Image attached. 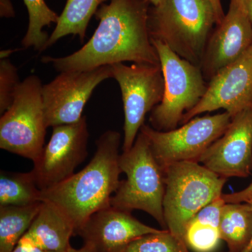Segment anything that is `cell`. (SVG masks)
<instances>
[{"label":"cell","instance_id":"obj_27","mask_svg":"<svg viewBox=\"0 0 252 252\" xmlns=\"http://www.w3.org/2000/svg\"><path fill=\"white\" fill-rule=\"evenodd\" d=\"M12 252H53L46 251V250H41V249L31 245L27 242L20 240L16 248L13 250Z\"/></svg>","mask_w":252,"mask_h":252},{"label":"cell","instance_id":"obj_18","mask_svg":"<svg viewBox=\"0 0 252 252\" xmlns=\"http://www.w3.org/2000/svg\"><path fill=\"white\" fill-rule=\"evenodd\" d=\"M220 238L228 252H243L252 235V207L248 203H225L220 218Z\"/></svg>","mask_w":252,"mask_h":252},{"label":"cell","instance_id":"obj_20","mask_svg":"<svg viewBox=\"0 0 252 252\" xmlns=\"http://www.w3.org/2000/svg\"><path fill=\"white\" fill-rule=\"evenodd\" d=\"M41 202L27 206H0V252H12L29 229Z\"/></svg>","mask_w":252,"mask_h":252},{"label":"cell","instance_id":"obj_21","mask_svg":"<svg viewBox=\"0 0 252 252\" xmlns=\"http://www.w3.org/2000/svg\"><path fill=\"white\" fill-rule=\"evenodd\" d=\"M32 172H0V206H27L41 202Z\"/></svg>","mask_w":252,"mask_h":252},{"label":"cell","instance_id":"obj_14","mask_svg":"<svg viewBox=\"0 0 252 252\" xmlns=\"http://www.w3.org/2000/svg\"><path fill=\"white\" fill-rule=\"evenodd\" d=\"M252 46V26L242 0H230L229 9L212 32L200 69L209 82Z\"/></svg>","mask_w":252,"mask_h":252},{"label":"cell","instance_id":"obj_24","mask_svg":"<svg viewBox=\"0 0 252 252\" xmlns=\"http://www.w3.org/2000/svg\"><path fill=\"white\" fill-rule=\"evenodd\" d=\"M21 81L18 71L9 59L0 61V113L4 114L11 107Z\"/></svg>","mask_w":252,"mask_h":252},{"label":"cell","instance_id":"obj_16","mask_svg":"<svg viewBox=\"0 0 252 252\" xmlns=\"http://www.w3.org/2000/svg\"><path fill=\"white\" fill-rule=\"evenodd\" d=\"M74 234V225L59 207L42 201L37 215L21 240L46 251L67 252L72 246L70 240Z\"/></svg>","mask_w":252,"mask_h":252},{"label":"cell","instance_id":"obj_3","mask_svg":"<svg viewBox=\"0 0 252 252\" xmlns=\"http://www.w3.org/2000/svg\"><path fill=\"white\" fill-rule=\"evenodd\" d=\"M217 24L210 0H160L149 8L151 39L199 67Z\"/></svg>","mask_w":252,"mask_h":252},{"label":"cell","instance_id":"obj_23","mask_svg":"<svg viewBox=\"0 0 252 252\" xmlns=\"http://www.w3.org/2000/svg\"><path fill=\"white\" fill-rule=\"evenodd\" d=\"M185 242L167 229L144 235L126 247L123 252H190Z\"/></svg>","mask_w":252,"mask_h":252},{"label":"cell","instance_id":"obj_5","mask_svg":"<svg viewBox=\"0 0 252 252\" xmlns=\"http://www.w3.org/2000/svg\"><path fill=\"white\" fill-rule=\"evenodd\" d=\"M163 214L167 229L185 242L186 226L203 207L221 196L227 180L197 162H178L163 168Z\"/></svg>","mask_w":252,"mask_h":252},{"label":"cell","instance_id":"obj_28","mask_svg":"<svg viewBox=\"0 0 252 252\" xmlns=\"http://www.w3.org/2000/svg\"><path fill=\"white\" fill-rule=\"evenodd\" d=\"M210 1L212 3L214 9H215V14H216L217 18V25L220 24L225 16L220 0H210Z\"/></svg>","mask_w":252,"mask_h":252},{"label":"cell","instance_id":"obj_19","mask_svg":"<svg viewBox=\"0 0 252 252\" xmlns=\"http://www.w3.org/2000/svg\"><path fill=\"white\" fill-rule=\"evenodd\" d=\"M107 1L108 0H67L56 28L49 36L45 50L69 34L79 36L81 42H84L91 18L95 15L99 6Z\"/></svg>","mask_w":252,"mask_h":252},{"label":"cell","instance_id":"obj_10","mask_svg":"<svg viewBox=\"0 0 252 252\" xmlns=\"http://www.w3.org/2000/svg\"><path fill=\"white\" fill-rule=\"evenodd\" d=\"M89 137L85 116L74 124L53 127L49 143L33 162L32 172L38 188L47 190L74 175L89 154Z\"/></svg>","mask_w":252,"mask_h":252},{"label":"cell","instance_id":"obj_30","mask_svg":"<svg viewBox=\"0 0 252 252\" xmlns=\"http://www.w3.org/2000/svg\"><path fill=\"white\" fill-rule=\"evenodd\" d=\"M246 8L247 13H248V17L250 18L252 26V0H242Z\"/></svg>","mask_w":252,"mask_h":252},{"label":"cell","instance_id":"obj_12","mask_svg":"<svg viewBox=\"0 0 252 252\" xmlns=\"http://www.w3.org/2000/svg\"><path fill=\"white\" fill-rule=\"evenodd\" d=\"M252 105V46L240 59L222 69L211 80L205 95L185 114L181 125L205 112L224 109L231 118Z\"/></svg>","mask_w":252,"mask_h":252},{"label":"cell","instance_id":"obj_6","mask_svg":"<svg viewBox=\"0 0 252 252\" xmlns=\"http://www.w3.org/2000/svg\"><path fill=\"white\" fill-rule=\"evenodd\" d=\"M152 42L160 60L165 89L161 102L151 112L149 122L157 130H174L203 98L208 82L200 67L180 58L161 41L152 39Z\"/></svg>","mask_w":252,"mask_h":252},{"label":"cell","instance_id":"obj_7","mask_svg":"<svg viewBox=\"0 0 252 252\" xmlns=\"http://www.w3.org/2000/svg\"><path fill=\"white\" fill-rule=\"evenodd\" d=\"M42 86L37 76L26 78L18 86L11 107L0 119V148L33 162L44 149L48 128Z\"/></svg>","mask_w":252,"mask_h":252},{"label":"cell","instance_id":"obj_9","mask_svg":"<svg viewBox=\"0 0 252 252\" xmlns=\"http://www.w3.org/2000/svg\"><path fill=\"white\" fill-rule=\"evenodd\" d=\"M114 78L119 84L124 103V138L123 152L132 148L146 116L161 102L165 83L160 65L134 63L110 65Z\"/></svg>","mask_w":252,"mask_h":252},{"label":"cell","instance_id":"obj_31","mask_svg":"<svg viewBox=\"0 0 252 252\" xmlns=\"http://www.w3.org/2000/svg\"><path fill=\"white\" fill-rule=\"evenodd\" d=\"M246 203L250 204L252 207V196L250 197V198L248 199V201H247ZM243 252H252V235L251 240H250V243L249 244L248 248L245 249V251Z\"/></svg>","mask_w":252,"mask_h":252},{"label":"cell","instance_id":"obj_17","mask_svg":"<svg viewBox=\"0 0 252 252\" xmlns=\"http://www.w3.org/2000/svg\"><path fill=\"white\" fill-rule=\"evenodd\" d=\"M225 201L221 196L208 204L189 220L184 240L190 251L214 252L222 241L220 218Z\"/></svg>","mask_w":252,"mask_h":252},{"label":"cell","instance_id":"obj_26","mask_svg":"<svg viewBox=\"0 0 252 252\" xmlns=\"http://www.w3.org/2000/svg\"><path fill=\"white\" fill-rule=\"evenodd\" d=\"M0 16L1 18L14 17L15 11L11 0H0Z\"/></svg>","mask_w":252,"mask_h":252},{"label":"cell","instance_id":"obj_2","mask_svg":"<svg viewBox=\"0 0 252 252\" xmlns=\"http://www.w3.org/2000/svg\"><path fill=\"white\" fill-rule=\"evenodd\" d=\"M121 137L117 131H106L96 141L95 153L84 169L52 188L41 190V202L59 207L74 225L75 233L93 215L111 206L122 173Z\"/></svg>","mask_w":252,"mask_h":252},{"label":"cell","instance_id":"obj_1","mask_svg":"<svg viewBox=\"0 0 252 252\" xmlns=\"http://www.w3.org/2000/svg\"><path fill=\"white\" fill-rule=\"evenodd\" d=\"M96 12L98 26L89 41L76 52L61 58L44 56L59 72L86 71L116 63L160 65L149 34V0H108Z\"/></svg>","mask_w":252,"mask_h":252},{"label":"cell","instance_id":"obj_11","mask_svg":"<svg viewBox=\"0 0 252 252\" xmlns=\"http://www.w3.org/2000/svg\"><path fill=\"white\" fill-rule=\"evenodd\" d=\"M110 78V65H105L90 70L60 72L54 80L43 84L41 94L47 127L79 122L95 88Z\"/></svg>","mask_w":252,"mask_h":252},{"label":"cell","instance_id":"obj_29","mask_svg":"<svg viewBox=\"0 0 252 252\" xmlns=\"http://www.w3.org/2000/svg\"><path fill=\"white\" fill-rule=\"evenodd\" d=\"M67 252H95L91 248L90 246L87 245H83L81 248L76 249L71 246L70 248L68 250Z\"/></svg>","mask_w":252,"mask_h":252},{"label":"cell","instance_id":"obj_22","mask_svg":"<svg viewBox=\"0 0 252 252\" xmlns=\"http://www.w3.org/2000/svg\"><path fill=\"white\" fill-rule=\"evenodd\" d=\"M29 15V23L22 45L25 49L33 48L42 52L45 50L49 36L44 28L56 24L59 16L46 4L45 0H23Z\"/></svg>","mask_w":252,"mask_h":252},{"label":"cell","instance_id":"obj_32","mask_svg":"<svg viewBox=\"0 0 252 252\" xmlns=\"http://www.w3.org/2000/svg\"><path fill=\"white\" fill-rule=\"evenodd\" d=\"M149 1H150L151 4L152 5H157L158 4L160 0H149Z\"/></svg>","mask_w":252,"mask_h":252},{"label":"cell","instance_id":"obj_25","mask_svg":"<svg viewBox=\"0 0 252 252\" xmlns=\"http://www.w3.org/2000/svg\"><path fill=\"white\" fill-rule=\"evenodd\" d=\"M252 196V181L243 190L229 194H222V198L225 203H246L249 198Z\"/></svg>","mask_w":252,"mask_h":252},{"label":"cell","instance_id":"obj_15","mask_svg":"<svg viewBox=\"0 0 252 252\" xmlns=\"http://www.w3.org/2000/svg\"><path fill=\"white\" fill-rule=\"evenodd\" d=\"M131 213L109 206L93 215L75 235L95 252H123L136 239L162 231L144 224Z\"/></svg>","mask_w":252,"mask_h":252},{"label":"cell","instance_id":"obj_13","mask_svg":"<svg viewBox=\"0 0 252 252\" xmlns=\"http://www.w3.org/2000/svg\"><path fill=\"white\" fill-rule=\"evenodd\" d=\"M198 162L225 180L252 175V105L232 117L223 135L204 152Z\"/></svg>","mask_w":252,"mask_h":252},{"label":"cell","instance_id":"obj_4","mask_svg":"<svg viewBox=\"0 0 252 252\" xmlns=\"http://www.w3.org/2000/svg\"><path fill=\"white\" fill-rule=\"evenodd\" d=\"M119 166L126 178L121 181L111 206L129 212L142 210L167 229L163 214L165 174L143 133L139 132L132 148L120 154Z\"/></svg>","mask_w":252,"mask_h":252},{"label":"cell","instance_id":"obj_8","mask_svg":"<svg viewBox=\"0 0 252 252\" xmlns=\"http://www.w3.org/2000/svg\"><path fill=\"white\" fill-rule=\"evenodd\" d=\"M231 119L225 112L193 118L180 128L169 131L144 124L140 132L148 139L154 157L163 169L175 162H198L204 152L223 135Z\"/></svg>","mask_w":252,"mask_h":252}]
</instances>
